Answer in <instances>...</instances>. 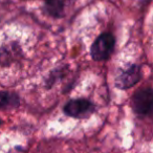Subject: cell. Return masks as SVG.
Wrapping results in <instances>:
<instances>
[{
  "mask_svg": "<svg viewBox=\"0 0 153 153\" xmlns=\"http://www.w3.org/2000/svg\"><path fill=\"white\" fill-rule=\"evenodd\" d=\"M0 125H1V120H0Z\"/></svg>",
  "mask_w": 153,
  "mask_h": 153,
  "instance_id": "obj_7",
  "label": "cell"
},
{
  "mask_svg": "<svg viewBox=\"0 0 153 153\" xmlns=\"http://www.w3.org/2000/svg\"><path fill=\"white\" fill-rule=\"evenodd\" d=\"M74 0H45V10L51 16L61 18L72 4Z\"/></svg>",
  "mask_w": 153,
  "mask_h": 153,
  "instance_id": "obj_5",
  "label": "cell"
},
{
  "mask_svg": "<svg viewBox=\"0 0 153 153\" xmlns=\"http://www.w3.org/2000/svg\"><path fill=\"white\" fill-rule=\"evenodd\" d=\"M94 110V106L85 99L71 100L64 106V112L71 117H88Z\"/></svg>",
  "mask_w": 153,
  "mask_h": 153,
  "instance_id": "obj_3",
  "label": "cell"
},
{
  "mask_svg": "<svg viewBox=\"0 0 153 153\" xmlns=\"http://www.w3.org/2000/svg\"><path fill=\"white\" fill-rule=\"evenodd\" d=\"M140 79V69L137 65H131L123 70L115 80V85L120 89H127L135 85Z\"/></svg>",
  "mask_w": 153,
  "mask_h": 153,
  "instance_id": "obj_4",
  "label": "cell"
},
{
  "mask_svg": "<svg viewBox=\"0 0 153 153\" xmlns=\"http://www.w3.org/2000/svg\"><path fill=\"white\" fill-rule=\"evenodd\" d=\"M20 98L15 92H0V110H11L19 106Z\"/></svg>",
  "mask_w": 153,
  "mask_h": 153,
  "instance_id": "obj_6",
  "label": "cell"
},
{
  "mask_svg": "<svg viewBox=\"0 0 153 153\" xmlns=\"http://www.w3.org/2000/svg\"><path fill=\"white\" fill-rule=\"evenodd\" d=\"M115 39L110 33L100 35L91 46V57L96 61H103L110 57L114 48Z\"/></svg>",
  "mask_w": 153,
  "mask_h": 153,
  "instance_id": "obj_1",
  "label": "cell"
},
{
  "mask_svg": "<svg viewBox=\"0 0 153 153\" xmlns=\"http://www.w3.org/2000/svg\"><path fill=\"white\" fill-rule=\"evenodd\" d=\"M153 104V92L151 88H144L134 94L132 98V106L138 115H147L150 113Z\"/></svg>",
  "mask_w": 153,
  "mask_h": 153,
  "instance_id": "obj_2",
  "label": "cell"
}]
</instances>
